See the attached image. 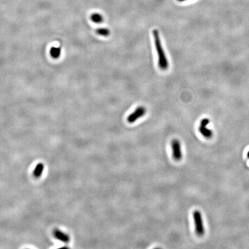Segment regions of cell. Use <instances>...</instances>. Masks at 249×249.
I'll list each match as a JSON object with an SVG mask.
<instances>
[{
    "label": "cell",
    "mask_w": 249,
    "mask_h": 249,
    "mask_svg": "<svg viewBox=\"0 0 249 249\" xmlns=\"http://www.w3.org/2000/svg\"><path fill=\"white\" fill-rule=\"evenodd\" d=\"M153 35L155 47L156 50V53L157 54L158 66L161 70L165 71L168 69L169 63L162 46V43L160 40L159 32L158 30H154L153 31Z\"/></svg>",
    "instance_id": "obj_1"
},
{
    "label": "cell",
    "mask_w": 249,
    "mask_h": 249,
    "mask_svg": "<svg viewBox=\"0 0 249 249\" xmlns=\"http://www.w3.org/2000/svg\"><path fill=\"white\" fill-rule=\"evenodd\" d=\"M193 216L195 224L196 233L198 235L201 236L204 234L205 229L200 212L198 210H195L193 212Z\"/></svg>",
    "instance_id": "obj_2"
},
{
    "label": "cell",
    "mask_w": 249,
    "mask_h": 249,
    "mask_svg": "<svg viewBox=\"0 0 249 249\" xmlns=\"http://www.w3.org/2000/svg\"><path fill=\"white\" fill-rule=\"evenodd\" d=\"M147 110L143 106H139L137 107L134 111L132 112L127 118V121L129 124H133L138 119L141 118L146 114Z\"/></svg>",
    "instance_id": "obj_3"
},
{
    "label": "cell",
    "mask_w": 249,
    "mask_h": 249,
    "mask_svg": "<svg viewBox=\"0 0 249 249\" xmlns=\"http://www.w3.org/2000/svg\"><path fill=\"white\" fill-rule=\"evenodd\" d=\"M171 147L173 150V159L176 161H179L182 159V153L181 149V144L179 141L175 139L171 142Z\"/></svg>",
    "instance_id": "obj_4"
},
{
    "label": "cell",
    "mask_w": 249,
    "mask_h": 249,
    "mask_svg": "<svg viewBox=\"0 0 249 249\" xmlns=\"http://www.w3.org/2000/svg\"><path fill=\"white\" fill-rule=\"evenodd\" d=\"M209 120L208 118H204L202 120L201 122L200 126L199 128V131L206 138H211L213 136V132L206 128V126L209 124Z\"/></svg>",
    "instance_id": "obj_5"
},
{
    "label": "cell",
    "mask_w": 249,
    "mask_h": 249,
    "mask_svg": "<svg viewBox=\"0 0 249 249\" xmlns=\"http://www.w3.org/2000/svg\"><path fill=\"white\" fill-rule=\"evenodd\" d=\"M54 236L58 240L63 243H68L70 241V236L59 230H55L54 231Z\"/></svg>",
    "instance_id": "obj_6"
},
{
    "label": "cell",
    "mask_w": 249,
    "mask_h": 249,
    "mask_svg": "<svg viewBox=\"0 0 249 249\" xmlns=\"http://www.w3.org/2000/svg\"><path fill=\"white\" fill-rule=\"evenodd\" d=\"M91 20L96 24H100L104 20L102 15L99 13H93L90 16Z\"/></svg>",
    "instance_id": "obj_7"
},
{
    "label": "cell",
    "mask_w": 249,
    "mask_h": 249,
    "mask_svg": "<svg viewBox=\"0 0 249 249\" xmlns=\"http://www.w3.org/2000/svg\"><path fill=\"white\" fill-rule=\"evenodd\" d=\"M44 169V165L43 163H39L36 165L34 171V175L35 178H39L43 173Z\"/></svg>",
    "instance_id": "obj_8"
},
{
    "label": "cell",
    "mask_w": 249,
    "mask_h": 249,
    "mask_svg": "<svg viewBox=\"0 0 249 249\" xmlns=\"http://www.w3.org/2000/svg\"><path fill=\"white\" fill-rule=\"evenodd\" d=\"M61 54V49L60 47H53L50 49V55L53 58H58Z\"/></svg>",
    "instance_id": "obj_9"
},
{
    "label": "cell",
    "mask_w": 249,
    "mask_h": 249,
    "mask_svg": "<svg viewBox=\"0 0 249 249\" xmlns=\"http://www.w3.org/2000/svg\"><path fill=\"white\" fill-rule=\"evenodd\" d=\"M96 33L99 35L106 37L110 34V31L107 28H99L96 30Z\"/></svg>",
    "instance_id": "obj_10"
},
{
    "label": "cell",
    "mask_w": 249,
    "mask_h": 249,
    "mask_svg": "<svg viewBox=\"0 0 249 249\" xmlns=\"http://www.w3.org/2000/svg\"><path fill=\"white\" fill-rule=\"evenodd\" d=\"M178 1H179V2H183V1H187V0H178Z\"/></svg>",
    "instance_id": "obj_11"
},
{
    "label": "cell",
    "mask_w": 249,
    "mask_h": 249,
    "mask_svg": "<svg viewBox=\"0 0 249 249\" xmlns=\"http://www.w3.org/2000/svg\"><path fill=\"white\" fill-rule=\"evenodd\" d=\"M247 157L249 158V151L247 152Z\"/></svg>",
    "instance_id": "obj_12"
}]
</instances>
